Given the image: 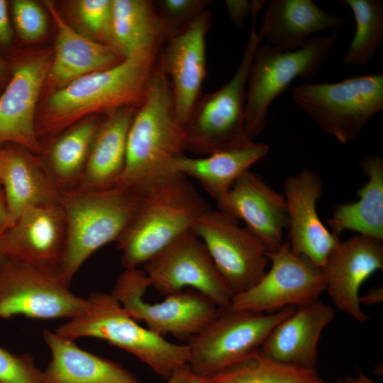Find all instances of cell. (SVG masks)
Returning <instances> with one entry per match:
<instances>
[{"label":"cell","instance_id":"9a60e30c","mask_svg":"<svg viewBox=\"0 0 383 383\" xmlns=\"http://www.w3.org/2000/svg\"><path fill=\"white\" fill-rule=\"evenodd\" d=\"M211 14L201 13L172 34L160 50L157 63L169 79L175 112L184 126L200 98L206 74V35Z\"/></svg>","mask_w":383,"mask_h":383},{"label":"cell","instance_id":"1f68e13d","mask_svg":"<svg viewBox=\"0 0 383 383\" xmlns=\"http://www.w3.org/2000/svg\"><path fill=\"white\" fill-rule=\"evenodd\" d=\"M352 11L355 31L343 57L347 65L367 66L383 41V3L380 0H343L339 1Z\"/></svg>","mask_w":383,"mask_h":383},{"label":"cell","instance_id":"44dd1931","mask_svg":"<svg viewBox=\"0 0 383 383\" xmlns=\"http://www.w3.org/2000/svg\"><path fill=\"white\" fill-rule=\"evenodd\" d=\"M335 316L333 307L320 299L298 306L274 327L260 350L282 363L316 370L321 336Z\"/></svg>","mask_w":383,"mask_h":383},{"label":"cell","instance_id":"ac0fdd59","mask_svg":"<svg viewBox=\"0 0 383 383\" xmlns=\"http://www.w3.org/2000/svg\"><path fill=\"white\" fill-rule=\"evenodd\" d=\"M51 62L50 54L43 53L22 62L14 70L0 96V148L13 145L40 153L35 110Z\"/></svg>","mask_w":383,"mask_h":383},{"label":"cell","instance_id":"ffe728a7","mask_svg":"<svg viewBox=\"0 0 383 383\" xmlns=\"http://www.w3.org/2000/svg\"><path fill=\"white\" fill-rule=\"evenodd\" d=\"M65 242V219L60 204L35 206L0 233V255L60 270Z\"/></svg>","mask_w":383,"mask_h":383},{"label":"cell","instance_id":"d4e9b609","mask_svg":"<svg viewBox=\"0 0 383 383\" xmlns=\"http://www.w3.org/2000/svg\"><path fill=\"white\" fill-rule=\"evenodd\" d=\"M51 359L43 383H142L121 365L79 348L74 340L44 331Z\"/></svg>","mask_w":383,"mask_h":383},{"label":"cell","instance_id":"4dcf8cb0","mask_svg":"<svg viewBox=\"0 0 383 383\" xmlns=\"http://www.w3.org/2000/svg\"><path fill=\"white\" fill-rule=\"evenodd\" d=\"M204 383H328L316 370L276 361L261 350L208 377Z\"/></svg>","mask_w":383,"mask_h":383},{"label":"cell","instance_id":"ab89813d","mask_svg":"<svg viewBox=\"0 0 383 383\" xmlns=\"http://www.w3.org/2000/svg\"><path fill=\"white\" fill-rule=\"evenodd\" d=\"M189 370L187 365L174 371L172 375L166 379V383H189Z\"/></svg>","mask_w":383,"mask_h":383},{"label":"cell","instance_id":"b9f144b4","mask_svg":"<svg viewBox=\"0 0 383 383\" xmlns=\"http://www.w3.org/2000/svg\"><path fill=\"white\" fill-rule=\"evenodd\" d=\"M343 379L347 383H376L362 372L357 377L345 376Z\"/></svg>","mask_w":383,"mask_h":383},{"label":"cell","instance_id":"836d02e7","mask_svg":"<svg viewBox=\"0 0 383 383\" xmlns=\"http://www.w3.org/2000/svg\"><path fill=\"white\" fill-rule=\"evenodd\" d=\"M15 27L25 40L42 38L47 30V18L42 8L31 0H15L12 3Z\"/></svg>","mask_w":383,"mask_h":383},{"label":"cell","instance_id":"ba28073f","mask_svg":"<svg viewBox=\"0 0 383 383\" xmlns=\"http://www.w3.org/2000/svg\"><path fill=\"white\" fill-rule=\"evenodd\" d=\"M262 40L254 23L234 74L218 89L200 96L184 125L187 150L208 155L250 140L245 128L246 88L253 56Z\"/></svg>","mask_w":383,"mask_h":383},{"label":"cell","instance_id":"52a82bcc","mask_svg":"<svg viewBox=\"0 0 383 383\" xmlns=\"http://www.w3.org/2000/svg\"><path fill=\"white\" fill-rule=\"evenodd\" d=\"M338 33L311 38L299 49L284 51L260 45L250 65L245 96V128L252 139L264 130L269 108L297 77L311 79L330 58Z\"/></svg>","mask_w":383,"mask_h":383},{"label":"cell","instance_id":"d6a6232c","mask_svg":"<svg viewBox=\"0 0 383 383\" xmlns=\"http://www.w3.org/2000/svg\"><path fill=\"white\" fill-rule=\"evenodd\" d=\"M82 24L100 43L112 47L113 0H80L76 3Z\"/></svg>","mask_w":383,"mask_h":383},{"label":"cell","instance_id":"8d00e7d4","mask_svg":"<svg viewBox=\"0 0 383 383\" xmlns=\"http://www.w3.org/2000/svg\"><path fill=\"white\" fill-rule=\"evenodd\" d=\"M267 1L263 0H227L225 1L226 10L231 21L238 28L245 26V21L250 13L256 16L257 13L266 7Z\"/></svg>","mask_w":383,"mask_h":383},{"label":"cell","instance_id":"f35d334b","mask_svg":"<svg viewBox=\"0 0 383 383\" xmlns=\"http://www.w3.org/2000/svg\"><path fill=\"white\" fill-rule=\"evenodd\" d=\"M383 300V288L378 287L369 290L365 295L360 296V304L372 305L382 302Z\"/></svg>","mask_w":383,"mask_h":383},{"label":"cell","instance_id":"30bf717a","mask_svg":"<svg viewBox=\"0 0 383 383\" xmlns=\"http://www.w3.org/2000/svg\"><path fill=\"white\" fill-rule=\"evenodd\" d=\"M70 285L58 268L0 255V318L71 319L83 313L89 301Z\"/></svg>","mask_w":383,"mask_h":383},{"label":"cell","instance_id":"d590c367","mask_svg":"<svg viewBox=\"0 0 383 383\" xmlns=\"http://www.w3.org/2000/svg\"><path fill=\"white\" fill-rule=\"evenodd\" d=\"M0 383H43V371L30 356L0 347Z\"/></svg>","mask_w":383,"mask_h":383},{"label":"cell","instance_id":"484cf974","mask_svg":"<svg viewBox=\"0 0 383 383\" xmlns=\"http://www.w3.org/2000/svg\"><path fill=\"white\" fill-rule=\"evenodd\" d=\"M138 108L126 106L107 113L96 131L75 189L104 190L116 185L124 168L128 135Z\"/></svg>","mask_w":383,"mask_h":383},{"label":"cell","instance_id":"d6986e66","mask_svg":"<svg viewBox=\"0 0 383 383\" xmlns=\"http://www.w3.org/2000/svg\"><path fill=\"white\" fill-rule=\"evenodd\" d=\"M218 210L242 220L258 238L267 252L283 243L287 228V209L284 196L267 184L256 173L248 170L216 201Z\"/></svg>","mask_w":383,"mask_h":383},{"label":"cell","instance_id":"74e56055","mask_svg":"<svg viewBox=\"0 0 383 383\" xmlns=\"http://www.w3.org/2000/svg\"><path fill=\"white\" fill-rule=\"evenodd\" d=\"M13 39V32L10 24L6 1L0 0V43L9 45Z\"/></svg>","mask_w":383,"mask_h":383},{"label":"cell","instance_id":"9c48e42d","mask_svg":"<svg viewBox=\"0 0 383 383\" xmlns=\"http://www.w3.org/2000/svg\"><path fill=\"white\" fill-rule=\"evenodd\" d=\"M287 306L272 313L220 309L217 316L188 340V367L206 378L259 350L274 327L296 309Z\"/></svg>","mask_w":383,"mask_h":383},{"label":"cell","instance_id":"277c9868","mask_svg":"<svg viewBox=\"0 0 383 383\" xmlns=\"http://www.w3.org/2000/svg\"><path fill=\"white\" fill-rule=\"evenodd\" d=\"M141 196L119 186L104 190L60 191L66 242L60 268L68 284L93 253L118 240L133 218Z\"/></svg>","mask_w":383,"mask_h":383},{"label":"cell","instance_id":"7bdbcfd3","mask_svg":"<svg viewBox=\"0 0 383 383\" xmlns=\"http://www.w3.org/2000/svg\"><path fill=\"white\" fill-rule=\"evenodd\" d=\"M189 383H204L202 378L193 375L189 372Z\"/></svg>","mask_w":383,"mask_h":383},{"label":"cell","instance_id":"8fae6325","mask_svg":"<svg viewBox=\"0 0 383 383\" xmlns=\"http://www.w3.org/2000/svg\"><path fill=\"white\" fill-rule=\"evenodd\" d=\"M150 287L143 270L124 269L111 292L136 321L158 335H172L189 340L220 312V309L199 292L186 289L165 296L161 301L149 303L143 296Z\"/></svg>","mask_w":383,"mask_h":383},{"label":"cell","instance_id":"5bb4252c","mask_svg":"<svg viewBox=\"0 0 383 383\" xmlns=\"http://www.w3.org/2000/svg\"><path fill=\"white\" fill-rule=\"evenodd\" d=\"M150 287L167 296L186 289L227 309L233 294L203 242L192 231L178 237L143 265Z\"/></svg>","mask_w":383,"mask_h":383},{"label":"cell","instance_id":"ee69618b","mask_svg":"<svg viewBox=\"0 0 383 383\" xmlns=\"http://www.w3.org/2000/svg\"><path fill=\"white\" fill-rule=\"evenodd\" d=\"M5 74V66L4 65V62L0 57V80L4 77Z\"/></svg>","mask_w":383,"mask_h":383},{"label":"cell","instance_id":"4fadbf2b","mask_svg":"<svg viewBox=\"0 0 383 383\" xmlns=\"http://www.w3.org/2000/svg\"><path fill=\"white\" fill-rule=\"evenodd\" d=\"M267 255L270 268L255 285L234 295L227 309L272 313L311 303L325 292L321 269L293 252L289 243L284 242Z\"/></svg>","mask_w":383,"mask_h":383},{"label":"cell","instance_id":"cb8c5ba5","mask_svg":"<svg viewBox=\"0 0 383 383\" xmlns=\"http://www.w3.org/2000/svg\"><path fill=\"white\" fill-rule=\"evenodd\" d=\"M45 5L57 28L55 52L47 77L53 84L64 87L86 74L110 68L124 59L111 45L79 33L62 18L52 3L45 1Z\"/></svg>","mask_w":383,"mask_h":383},{"label":"cell","instance_id":"e575fe53","mask_svg":"<svg viewBox=\"0 0 383 383\" xmlns=\"http://www.w3.org/2000/svg\"><path fill=\"white\" fill-rule=\"evenodd\" d=\"M211 2L208 0H160L153 4L172 35L204 11Z\"/></svg>","mask_w":383,"mask_h":383},{"label":"cell","instance_id":"6da1fadb","mask_svg":"<svg viewBox=\"0 0 383 383\" xmlns=\"http://www.w3.org/2000/svg\"><path fill=\"white\" fill-rule=\"evenodd\" d=\"M160 51H141L53 92L36 120L38 138L54 136L97 113L143 101Z\"/></svg>","mask_w":383,"mask_h":383},{"label":"cell","instance_id":"f1b7e54d","mask_svg":"<svg viewBox=\"0 0 383 383\" xmlns=\"http://www.w3.org/2000/svg\"><path fill=\"white\" fill-rule=\"evenodd\" d=\"M170 35L153 1L113 0L112 47L123 58L160 51Z\"/></svg>","mask_w":383,"mask_h":383},{"label":"cell","instance_id":"f546056e","mask_svg":"<svg viewBox=\"0 0 383 383\" xmlns=\"http://www.w3.org/2000/svg\"><path fill=\"white\" fill-rule=\"evenodd\" d=\"M99 124L91 116L52 136L40 160L60 191L77 187Z\"/></svg>","mask_w":383,"mask_h":383},{"label":"cell","instance_id":"2e32d148","mask_svg":"<svg viewBox=\"0 0 383 383\" xmlns=\"http://www.w3.org/2000/svg\"><path fill=\"white\" fill-rule=\"evenodd\" d=\"M325 292L335 307L359 323L370 320L359 301L362 284L372 274L383 270L381 240L356 235L340 241L321 268Z\"/></svg>","mask_w":383,"mask_h":383},{"label":"cell","instance_id":"603a6c76","mask_svg":"<svg viewBox=\"0 0 383 383\" xmlns=\"http://www.w3.org/2000/svg\"><path fill=\"white\" fill-rule=\"evenodd\" d=\"M17 145L0 148V172L7 227L28 209L59 204L60 191L40 159Z\"/></svg>","mask_w":383,"mask_h":383},{"label":"cell","instance_id":"8992f818","mask_svg":"<svg viewBox=\"0 0 383 383\" xmlns=\"http://www.w3.org/2000/svg\"><path fill=\"white\" fill-rule=\"evenodd\" d=\"M294 105L338 143L357 140L370 120L383 109V74L329 82H304L292 89Z\"/></svg>","mask_w":383,"mask_h":383},{"label":"cell","instance_id":"7a4b0ae2","mask_svg":"<svg viewBox=\"0 0 383 383\" xmlns=\"http://www.w3.org/2000/svg\"><path fill=\"white\" fill-rule=\"evenodd\" d=\"M186 150L184 126L177 116L169 79L157 62L129 129L124 168L116 186L142 194L175 174L173 163Z\"/></svg>","mask_w":383,"mask_h":383},{"label":"cell","instance_id":"60d3db41","mask_svg":"<svg viewBox=\"0 0 383 383\" xmlns=\"http://www.w3.org/2000/svg\"><path fill=\"white\" fill-rule=\"evenodd\" d=\"M7 227V212L1 185L0 172V233L4 231Z\"/></svg>","mask_w":383,"mask_h":383},{"label":"cell","instance_id":"e0dca14e","mask_svg":"<svg viewBox=\"0 0 383 383\" xmlns=\"http://www.w3.org/2000/svg\"><path fill=\"white\" fill-rule=\"evenodd\" d=\"M322 194L321 178L308 168L284 181L289 248L320 268L340 241L339 236L333 233L318 216L316 204Z\"/></svg>","mask_w":383,"mask_h":383},{"label":"cell","instance_id":"7c38bea8","mask_svg":"<svg viewBox=\"0 0 383 383\" xmlns=\"http://www.w3.org/2000/svg\"><path fill=\"white\" fill-rule=\"evenodd\" d=\"M192 232L204 244L233 296L252 287L267 271L265 246L235 218L209 208L198 218Z\"/></svg>","mask_w":383,"mask_h":383},{"label":"cell","instance_id":"3957f363","mask_svg":"<svg viewBox=\"0 0 383 383\" xmlns=\"http://www.w3.org/2000/svg\"><path fill=\"white\" fill-rule=\"evenodd\" d=\"M209 209L196 188L175 173L142 193L139 207L116 241L124 269L138 268L182 235Z\"/></svg>","mask_w":383,"mask_h":383},{"label":"cell","instance_id":"5b68a950","mask_svg":"<svg viewBox=\"0 0 383 383\" xmlns=\"http://www.w3.org/2000/svg\"><path fill=\"white\" fill-rule=\"evenodd\" d=\"M79 315L55 331L72 340L94 338L133 355L155 374L167 379L188 363L187 344L170 342L137 323L111 293L94 292Z\"/></svg>","mask_w":383,"mask_h":383},{"label":"cell","instance_id":"83f0119b","mask_svg":"<svg viewBox=\"0 0 383 383\" xmlns=\"http://www.w3.org/2000/svg\"><path fill=\"white\" fill-rule=\"evenodd\" d=\"M360 167L367 181L357 189L358 199L337 205L327 223L338 236L352 231L383 240V159L369 155L360 160Z\"/></svg>","mask_w":383,"mask_h":383},{"label":"cell","instance_id":"7402d4cb","mask_svg":"<svg viewBox=\"0 0 383 383\" xmlns=\"http://www.w3.org/2000/svg\"><path fill=\"white\" fill-rule=\"evenodd\" d=\"M348 25L343 16L329 13L311 0H272L257 32L267 45L294 51L322 32L340 34Z\"/></svg>","mask_w":383,"mask_h":383},{"label":"cell","instance_id":"f6af8a7d","mask_svg":"<svg viewBox=\"0 0 383 383\" xmlns=\"http://www.w3.org/2000/svg\"><path fill=\"white\" fill-rule=\"evenodd\" d=\"M336 383H347L343 379H339Z\"/></svg>","mask_w":383,"mask_h":383},{"label":"cell","instance_id":"4316f807","mask_svg":"<svg viewBox=\"0 0 383 383\" xmlns=\"http://www.w3.org/2000/svg\"><path fill=\"white\" fill-rule=\"evenodd\" d=\"M270 151L267 144L250 139L204 157L183 155L172 165V172L195 179L216 201L222 198L235 181Z\"/></svg>","mask_w":383,"mask_h":383}]
</instances>
